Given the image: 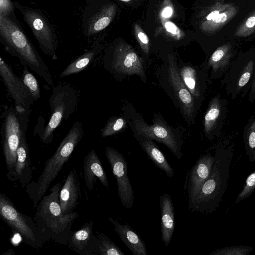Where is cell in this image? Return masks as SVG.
<instances>
[{"label":"cell","mask_w":255,"mask_h":255,"mask_svg":"<svg viewBox=\"0 0 255 255\" xmlns=\"http://www.w3.org/2000/svg\"><path fill=\"white\" fill-rule=\"evenodd\" d=\"M124 116L133 132L146 136L165 145L177 158L182 157L184 128L169 125L160 113H153V124H148L130 104L123 106Z\"/></svg>","instance_id":"cell-3"},{"label":"cell","mask_w":255,"mask_h":255,"mask_svg":"<svg viewBox=\"0 0 255 255\" xmlns=\"http://www.w3.org/2000/svg\"><path fill=\"white\" fill-rule=\"evenodd\" d=\"M61 182L55 184L50 193L39 202L33 220L45 242L52 241L65 245L72 232V225L78 217L77 212L62 213L59 201Z\"/></svg>","instance_id":"cell-1"},{"label":"cell","mask_w":255,"mask_h":255,"mask_svg":"<svg viewBox=\"0 0 255 255\" xmlns=\"http://www.w3.org/2000/svg\"><path fill=\"white\" fill-rule=\"evenodd\" d=\"M253 60L249 61L246 64L238 81V90L240 89L248 82L253 72Z\"/></svg>","instance_id":"cell-36"},{"label":"cell","mask_w":255,"mask_h":255,"mask_svg":"<svg viewBox=\"0 0 255 255\" xmlns=\"http://www.w3.org/2000/svg\"><path fill=\"white\" fill-rule=\"evenodd\" d=\"M231 57V45L229 44L222 45L212 53L204 66L207 70L211 68L212 72L215 73L227 65Z\"/></svg>","instance_id":"cell-25"},{"label":"cell","mask_w":255,"mask_h":255,"mask_svg":"<svg viewBox=\"0 0 255 255\" xmlns=\"http://www.w3.org/2000/svg\"><path fill=\"white\" fill-rule=\"evenodd\" d=\"M172 14L173 10L170 7L165 8L162 12V15L164 18H169L171 16Z\"/></svg>","instance_id":"cell-39"},{"label":"cell","mask_w":255,"mask_h":255,"mask_svg":"<svg viewBox=\"0 0 255 255\" xmlns=\"http://www.w3.org/2000/svg\"><path fill=\"white\" fill-rule=\"evenodd\" d=\"M238 12L237 7L231 5L213 20L202 25L204 30L213 32L226 24Z\"/></svg>","instance_id":"cell-28"},{"label":"cell","mask_w":255,"mask_h":255,"mask_svg":"<svg viewBox=\"0 0 255 255\" xmlns=\"http://www.w3.org/2000/svg\"><path fill=\"white\" fill-rule=\"evenodd\" d=\"M1 133L3 156L7 170V176L13 182L17 151L21 136L28 128V120L20 117L14 107L4 106Z\"/></svg>","instance_id":"cell-7"},{"label":"cell","mask_w":255,"mask_h":255,"mask_svg":"<svg viewBox=\"0 0 255 255\" xmlns=\"http://www.w3.org/2000/svg\"><path fill=\"white\" fill-rule=\"evenodd\" d=\"M128 124L124 116L111 117L101 130V136L106 137L118 134L127 127Z\"/></svg>","instance_id":"cell-29"},{"label":"cell","mask_w":255,"mask_h":255,"mask_svg":"<svg viewBox=\"0 0 255 255\" xmlns=\"http://www.w3.org/2000/svg\"><path fill=\"white\" fill-rule=\"evenodd\" d=\"M165 27L167 31L173 34H177L178 33L177 27L172 22H167L165 24Z\"/></svg>","instance_id":"cell-38"},{"label":"cell","mask_w":255,"mask_h":255,"mask_svg":"<svg viewBox=\"0 0 255 255\" xmlns=\"http://www.w3.org/2000/svg\"><path fill=\"white\" fill-rule=\"evenodd\" d=\"M255 190V170L246 178L242 190L238 194L235 203H239L248 198Z\"/></svg>","instance_id":"cell-33"},{"label":"cell","mask_w":255,"mask_h":255,"mask_svg":"<svg viewBox=\"0 0 255 255\" xmlns=\"http://www.w3.org/2000/svg\"><path fill=\"white\" fill-rule=\"evenodd\" d=\"M97 53V49L95 47L86 52L69 64L61 73L59 77L64 78L84 70L91 63Z\"/></svg>","instance_id":"cell-27"},{"label":"cell","mask_w":255,"mask_h":255,"mask_svg":"<svg viewBox=\"0 0 255 255\" xmlns=\"http://www.w3.org/2000/svg\"><path fill=\"white\" fill-rule=\"evenodd\" d=\"M83 169L86 186L88 190H93L95 183L98 179L100 183L109 188L108 179L101 161L96 151L92 149L83 160Z\"/></svg>","instance_id":"cell-17"},{"label":"cell","mask_w":255,"mask_h":255,"mask_svg":"<svg viewBox=\"0 0 255 255\" xmlns=\"http://www.w3.org/2000/svg\"><path fill=\"white\" fill-rule=\"evenodd\" d=\"M105 155L117 181L121 203L127 209L131 208L134 200V191L128 175V164L125 157L119 151L109 146L105 147Z\"/></svg>","instance_id":"cell-13"},{"label":"cell","mask_w":255,"mask_h":255,"mask_svg":"<svg viewBox=\"0 0 255 255\" xmlns=\"http://www.w3.org/2000/svg\"><path fill=\"white\" fill-rule=\"evenodd\" d=\"M21 78L36 102L40 97L39 84L36 77L29 71L26 65L23 66Z\"/></svg>","instance_id":"cell-30"},{"label":"cell","mask_w":255,"mask_h":255,"mask_svg":"<svg viewBox=\"0 0 255 255\" xmlns=\"http://www.w3.org/2000/svg\"><path fill=\"white\" fill-rule=\"evenodd\" d=\"M26 132L22 135L17 151V157L13 182L18 181L22 187H26L31 181L32 171L31 167L29 150L27 142Z\"/></svg>","instance_id":"cell-18"},{"label":"cell","mask_w":255,"mask_h":255,"mask_svg":"<svg viewBox=\"0 0 255 255\" xmlns=\"http://www.w3.org/2000/svg\"><path fill=\"white\" fill-rule=\"evenodd\" d=\"M254 32H255V11L237 27L234 35L239 37H246Z\"/></svg>","instance_id":"cell-32"},{"label":"cell","mask_w":255,"mask_h":255,"mask_svg":"<svg viewBox=\"0 0 255 255\" xmlns=\"http://www.w3.org/2000/svg\"><path fill=\"white\" fill-rule=\"evenodd\" d=\"M177 66L182 81L194 98L199 109L206 88V69L204 65L195 66L177 57Z\"/></svg>","instance_id":"cell-14"},{"label":"cell","mask_w":255,"mask_h":255,"mask_svg":"<svg viewBox=\"0 0 255 255\" xmlns=\"http://www.w3.org/2000/svg\"><path fill=\"white\" fill-rule=\"evenodd\" d=\"M18 7L42 51L52 59H57V38L48 20L37 9L23 7L20 5H18Z\"/></svg>","instance_id":"cell-12"},{"label":"cell","mask_w":255,"mask_h":255,"mask_svg":"<svg viewBox=\"0 0 255 255\" xmlns=\"http://www.w3.org/2000/svg\"><path fill=\"white\" fill-rule=\"evenodd\" d=\"M231 5L224 3L222 0L217 1L210 7L208 13L204 19L202 25L213 20Z\"/></svg>","instance_id":"cell-35"},{"label":"cell","mask_w":255,"mask_h":255,"mask_svg":"<svg viewBox=\"0 0 255 255\" xmlns=\"http://www.w3.org/2000/svg\"><path fill=\"white\" fill-rule=\"evenodd\" d=\"M232 158L231 152L216 151L211 173L188 207L190 211L211 213L216 210L227 188Z\"/></svg>","instance_id":"cell-6"},{"label":"cell","mask_w":255,"mask_h":255,"mask_svg":"<svg viewBox=\"0 0 255 255\" xmlns=\"http://www.w3.org/2000/svg\"><path fill=\"white\" fill-rule=\"evenodd\" d=\"M83 136L81 123L78 121L75 122L54 154L46 160L44 169L37 180L32 181L26 186V191L33 202L34 208H36L51 182L69 160Z\"/></svg>","instance_id":"cell-5"},{"label":"cell","mask_w":255,"mask_h":255,"mask_svg":"<svg viewBox=\"0 0 255 255\" xmlns=\"http://www.w3.org/2000/svg\"><path fill=\"white\" fill-rule=\"evenodd\" d=\"M104 65L117 80L136 75L144 83L147 82L144 60L128 45L116 46L112 54L105 58Z\"/></svg>","instance_id":"cell-10"},{"label":"cell","mask_w":255,"mask_h":255,"mask_svg":"<svg viewBox=\"0 0 255 255\" xmlns=\"http://www.w3.org/2000/svg\"><path fill=\"white\" fill-rule=\"evenodd\" d=\"M253 250L252 247L239 245L218 248L210 255H248Z\"/></svg>","instance_id":"cell-31"},{"label":"cell","mask_w":255,"mask_h":255,"mask_svg":"<svg viewBox=\"0 0 255 255\" xmlns=\"http://www.w3.org/2000/svg\"><path fill=\"white\" fill-rule=\"evenodd\" d=\"M114 8L111 6L105 7L101 9L89 21L87 33L93 35L106 28L111 21Z\"/></svg>","instance_id":"cell-26"},{"label":"cell","mask_w":255,"mask_h":255,"mask_svg":"<svg viewBox=\"0 0 255 255\" xmlns=\"http://www.w3.org/2000/svg\"><path fill=\"white\" fill-rule=\"evenodd\" d=\"M0 217L13 231L21 236L26 244L33 248H42L45 243L34 220L19 210L2 192L0 193Z\"/></svg>","instance_id":"cell-8"},{"label":"cell","mask_w":255,"mask_h":255,"mask_svg":"<svg viewBox=\"0 0 255 255\" xmlns=\"http://www.w3.org/2000/svg\"><path fill=\"white\" fill-rule=\"evenodd\" d=\"M109 221L113 225L115 231L133 255H147L145 243L139 235L129 226L121 224L111 217Z\"/></svg>","instance_id":"cell-20"},{"label":"cell","mask_w":255,"mask_h":255,"mask_svg":"<svg viewBox=\"0 0 255 255\" xmlns=\"http://www.w3.org/2000/svg\"><path fill=\"white\" fill-rule=\"evenodd\" d=\"M255 95V76L253 81V82H252V84L251 85V87L250 95H249V98H250V100H251V98Z\"/></svg>","instance_id":"cell-40"},{"label":"cell","mask_w":255,"mask_h":255,"mask_svg":"<svg viewBox=\"0 0 255 255\" xmlns=\"http://www.w3.org/2000/svg\"><path fill=\"white\" fill-rule=\"evenodd\" d=\"M120 0L122 1H123V2H128L129 1H131V0Z\"/></svg>","instance_id":"cell-42"},{"label":"cell","mask_w":255,"mask_h":255,"mask_svg":"<svg viewBox=\"0 0 255 255\" xmlns=\"http://www.w3.org/2000/svg\"><path fill=\"white\" fill-rule=\"evenodd\" d=\"M0 35L7 52L17 57L50 86L54 87L47 66L23 32L8 16H0Z\"/></svg>","instance_id":"cell-2"},{"label":"cell","mask_w":255,"mask_h":255,"mask_svg":"<svg viewBox=\"0 0 255 255\" xmlns=\"http://www.w3.org/2000/svg\"><path fill=\"white\" fill-rule=\"evenodd\" d=\"M13 8L10 0H0V16H9L13 12Z\"/></svg>","instance_id":"cell-37"},{"label":"cell","mask_w":255,"mask_h":255,"mask_svg":"<svg viewBox=\"0 0 255 255\" xmlns=\"http://www.w3.org/2000/svg\"><path fill=\"white\" fill-rule=\"evenodd\" d=\"M93 222L91 219L80 229L72 231L68 239L67 244L70 249L81 255H93L92 236Z\"/></svg>","instance_id":"cell-19"},{"label":"cell","mask_w":255,"mask_h":255,"mask_svg":"<svg viewBox=\"0 0 255 255\" xmlns=\"http://www.w3.org/2000/svg\"><path fill=\"white\" fill-rule=\"evenodd\" d=\"M2 255H15L16 253H15L13 249H10L6 251L4 253H3Z\"/></svg>","instance_id":"cell-41"},{"label":"cell","mask_w":255,"mask_h":255,"mask_svg":"<svg viewBox=\"0 0 255 255\" xmlns=\"http://www.w3.org/2000/svg\"><path fill=\"white\" fill-rule=\"evenodd\" d=\"M214 156L207 153L200 156L190 170L188 180V196L190 206L194 202L202 185L209 177Z\"/></svg>","instance_id":"cell-15"},{"label":"cell","mask_w":255,"mask_h":255,"mask_svg":"<svg viewBox=\"0 0 255 255\" xmlns=\"http://www.w3.org/2000/svg\"><path fill=\"white\" fill-rule=\"evenodd\" d=\"M92 236L93 255H124L121 249L103 233Z\"/></svg>","instance_id":"cell-23"},{"label":"cell","mask_w":255,"mask_h":255,"mask_svg":"<svg viewBox=\"0 0 255 255\" xmlns=\"http://www.w3.org/2000/svg\"><path fill=\"white\" fill-rule=\"evenodd\" d=\"M155 73L158 85L171 99L174 106L189 125L193 124L199 109L179 73L177 57L169 53L162 59Z\"/></svg>","instance_id":"cell-4"},{"label":"cell","mask_w":255,"mask_h":255,"mask_svg":"<svg viewBox=\"0 0 255 255\" xmlns=\"http://www.w3.org/2000/svg\"><path fill=\"white\" fill-rule=\"evenodd\" d=\"M160 207L161 239L167 246L171 240L175 227L174 207L170 195L166 193L161 195Z\"/></svg>","instance_id":"cell-22"},{"label":"cell","mask_w":255,"mask_h":255,"mask_svg":"<svg viewBox=\"0 0 255 255\" xmlns=\"http://www.w3.org/2000/svg\"><path fill=\"white\" fill-rule=\"evenodd\" d=\"M77 98L75 89L69 85L60 84L53 87L49 100L51 116L40 135L43 143L48 145L52 142L54 130L75 110Z\"/></svg>","instance_id":"cell-9"},{"label":"cell","mask_w":255,"mask_h":255,"mask_svg":"<svg viewBox=\"0 0 255 255\" xmlns=\"http://www.w3.org/2000/svg\"><path fill=\"white\" fill-rule=\"evenodd\" d=\"M0 75L8 95L14 103V108L23 119L28 120L31 107L35 102L21 77L17 76L5 61L0 58Z\"/></svg>","instance_id":"cell-11"},{"label":"cell","mask_w":255,"mask_h":255,"mask_svg":"<svg viewBox=\"0 0 255 255\" xmlns=\"http://www.w3.org/2000/svg\"><path fill=\"white\" fill-rule=\"evenodd\" d=\"M221 112L219 99L213 98L209 103L204 117L203 130L206 137L210 138L214 130Z\"/></svg>","instance_id":"cell-24"},{"label":"cell","mask_w":255,"mask_h":255,"mask_svg":"<svg viewBox=\"0 0 255 255\" xmlns=\"http://www.w3.org/2000/svg\"><path fill=\"white\" fill-rule=\"evenodd\" d=\"M246 151L249 160L253 162L255 161V121L251 124L248 131Z\"/></svg>","instance_id":"cell-34"},{"label":"cell","mask_w":255,"mask_h":255,"mask_svg":"<svg viewBox=\"0 0 255 255\" xmlns=\"http://www.w3.org/2000/svg\"><path fill=\"white\" fill-rule=\"evenodd\" d=\"M80 196V187L77 172L75 168L70 170L64 185L60 189L59 201L62 213L73 212Z\"/></svg>","instance_id":"cell-16"},{"label":"cell","mask_w":255,"mask_h":255,"mask_svg":"<svg viewBox=\"0 0 255 255\" xmlns=\"http://www.w3.org/2000/svg\"><path fill=\"white\" fill-rule=\"evenodd\" d=\"M133 133L141 148L155 166L163 171L166 176L172 177L174 175V170L154 140L137 133Z\"/></svg>","instance_id":"cell-21"}]
</instances>
